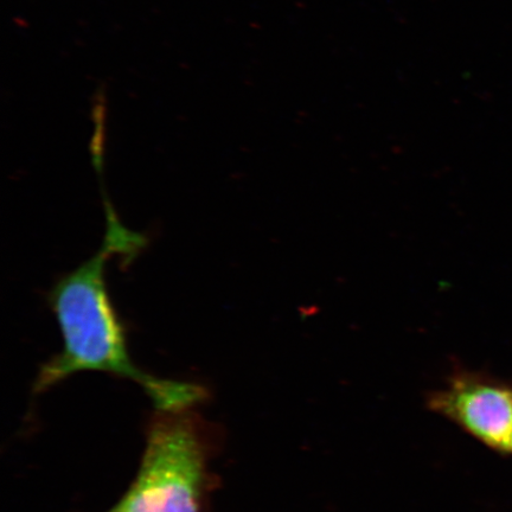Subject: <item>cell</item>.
Listing matches in <instances>:
<instances>
[{
	"label": "cell",
	"mask_w": 512,
	"mask_h": 512,
	"mask_svg": "<svg viewBox=\"0 0 512 512\" xmlns=\"http://www.w3.org/2000/svg\"><path fill=\"white\" fill-rule=\"evenodd\" d=\"M143 242L142 235L130 232L107 208L106 235L99 251L60 278L49 292L48 302L60 326L63 348L43 364L36 393L81 371H101L139 384L160 412L184 411L206 396L196 384L145 373L128 354L126 332L108 296L105 272L113 254L132 258Z\"/></svg>",
	"instance_id": "1"
},
{
	"label": "cell",
	"mask_w": 512,
	"mask_h": 512,
	"mask_svg": "<svg viewBox=\"0 0 512 512\" xmlns=\"http://www.w3.org/2000/svg\"><path fill=\"white\" fill-rule=\"evenodd\" d=\"M430 407L495 450L510 452L512 389L467 373L454 374Z\"/></svg>",
	"instance_id": "2"
},
{
	"label": "cell",
	"mask_w": 512,
	"mask_h": 512,
	"mask_svg": "<svg viewBox=\"0 0 512 512\" xmlns=\"http://www.w3.org/2000/svg\"><path fill=\"white\" fill-rule=\"evenodd\" d=\"M510 452H512V434H511Z\"/></svg>",
	"instance_id": "3"
}]
</instances>
